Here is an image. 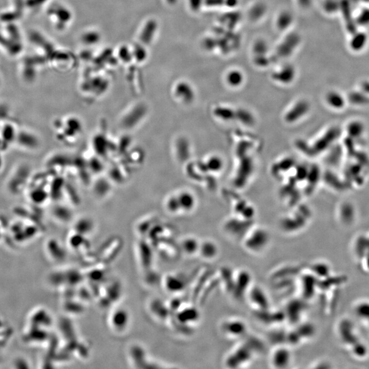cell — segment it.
<instances>
[{
    "label": "cell",
    "instance_id": "6da1fadb",
    "mask_svg": "<svg viewBox=\"0 0 369 369\" xmlns=\"http://www.w3.org/2000/svg\"><path fill=\"white\" fill-rule=\"evenodd\" d=\"M241 242L242 246L245 251L252 255H261L269 248L271 237L265 229L257 228L245 233Z\"/></svg>",
    "mask_w": 369,
    "mask_h": 369
},
{
    "label": "cell",
    "instance_id": "7a4b0ae2",
    "mask_svg": "<svg viewBox=\"0 0 369 369\" xmlns=\"http://www.w3.org/2000/svg\"><path fill=\"white\" fill-rule=\"evenodd\" d=\"M219 329L225 337L230 339H240L248 336V324L238 317L225 319L220 323Z\"/></svg>",
    "mask_w": 369,
    "mask_h": 369
},
{
    "label": "cell",
    "instance_id": "3957f363",
    "mask_svg": "<svg viewBox=\"0 0 369 369\" xmlns=\"http://www.w3.org/2000/svg\"><path fill=\"white\" fill-rule=\"evenodd\" d=\"M255 351L248 343L242 344L232 350L225 358L224 363L228 368H240L252 359Z\"/></svg>",
    "mask_w": 369,
    "mask_h": 369
},
{
    "label": "cell",
    "instance_id": "277c9868",
    "mask_svg": "<svg viewBox=\"0 0 369 369\" xmlns=\"http://www.w3.org/2000/svg\"><path fill=\"white\" fill-rule=\"evenodd\" d=\"M292 362V351L291 347L287 345H277L273 348L269 355V364L274 369L289 368Z\"/></svg>",
    "mask_w": 369,
    "mask_h": 369
},
{
    "label": "cell",
    "instance_id": "5b68a950",
    "mask_svg": "<svg viewBox=\"0 0 369 369\" xmlns=\"http://www.w3.org/2000/svg\"><path fill=\"white\" fill-rule=\"evenodd\" d=\"M251 273L247 269H239L233 273V295L238 297L246 295L252 284Z\"/></svg>",
    "mask_w": 369,
    "mask_h": 369
},
{
    "label": "cell",
    "instance_id": "8992f818",
    "mask_svg": "<svg viewBox=\"0 0 369 369\" xmlns=\"http://www.w3.org/2000/svg\"><path fill=\"white\" fill-rule=\"evenodd\" d=\"M245 296L248 298L249 302L252 308L259 311H265L269 309L268 295L260 286L252 285Z\"/></svg>",
    "mask_w": 369,
    "mask_h": 369
},
{
    "label": "cell",
    "instance_id": "52a82bcc",
    "mask_svg": "<svg viewBox=\"0 0 369 369\" xmlns=\"http://www.w3.org/2000/svg\"><path fill=\"white\" fill-rule=\"evenodd\" d=\"M219 250V245L215 241L207 239L200 242L198 254L204 260H214L218 257Z\"/></svg>",
    "mask_w": 369,
    "mask_h": 369
},
{
    "label": "cell",
    "instance_id": "ba28073f",
    "mask_svg": "<svg viewBox=\"0 0 369 369\" xmlns=\"http://www.w3.org/2000/svg\"><path fill=\"white\" fill-rule=\"evenodd\" d=\"M181 250L187 255L193 256L198 254L200 241L195 238H185L181 243Z\"/></svg>",
    "mask_w": 369,
    "mask_h": 369
},
{
    "label": "cell",
    "instance_id": "9c48e42d",
    "mask_svg": "<svg viewBox=\"0 0 369 369\" xmlns=\"http://www.w3.org/2000/svg\"><path fill=\"white\" fill-rule=\"evenodd\" d=\"M111 325H112V327H115V329H119L120 327H121V329H124L128 325V313L123 310L114 312V313L111 316Z\"/></svg>",
    "mask_w": 369,
    "mask_h": 369
},
{
    "label": "cell",
    "instance_id": "30bf717a",
    "mask_svg": "<svg viewBox=\"0 0 369 369\" xmlns=\"http://www.w3.org/2000/svg\"><path fill=\"white\" fill-rule=\"evenodd\" d=\"M367 42H368V37L367 34L363 32H359L351 38L350 41V47L355 51H362L366 47Z\"/></svg>",
    "mask_w": 369,
    "mask_h": 369
},
{
    "label": "cell",
    "instance_id": "8fae6325",
    "mask_svg": "<svg viewBox=\"0 0 369 369\" xmlns=\"http://www.w3.org/2000/svg\"><path fill=\"white\" fill-rule=\"evenodd\" d=\"M295 331L301 341L305 339H310L315 334L314 326L309 323H302Z\"/></svg>",
    "mask_w": 369,
    "mask_h": 369
},
{
    "label": "cell",
    "instance_id": "7c38bea8",
    "mask_svg": "<svg viewBox=\"0 0 369 369\" xmlns=\"http://www.w3.org/2000/svg\"><path fill=\"white\" fill-rule=\"evenodd\" d=\"M182 317L181 320L184 321L186 322V324L189 323H195L199 319V313L198 310L195 308H187L185 309L184 311L183 312V315H181Z\"/></svg>",
    "mask_w": 369,
    "mask_h": 369
},
{
    "label": "cell",
    "instance_id": "4fadbf2b",
    "mask_svg": "<svg viewBox=\"0 0 369 369\" xmlns=\"http://www.w3.org/2000/svg\"><path fill=\"white\" fill-rule=\"evenodd\" d=\"M358 21L361 25H369V10H365L363 13H360L358 17Z\"/></svg>",
    "mask_w": 369,
    "mask_h": 369
}]
</instances>
